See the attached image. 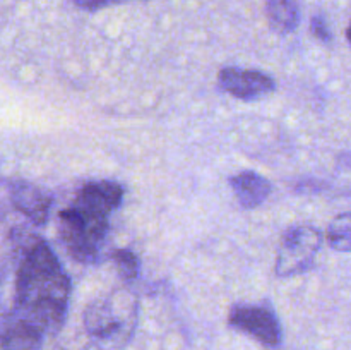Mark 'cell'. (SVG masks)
I'll return each instance as SVG.
<instances>
[{"label": "cell", "instance_id": "obj_2", "mask_svg": "<svg viewBox=\"0 0 351 350\" xmlns=\"http://www.w3.org/2000/svg\"><path fill=\"white\" fill-rule=\"evenodd\" d=\"M122 185L110 180L82 185L71 208L60 213V233L69 254L81 263L98 257L108 230V216L120 206Z\"/></svg>", "mask_w": 351, "mask_h": 350}, {"label": "cell", "instance_id": "obj_11", "mask_svg": "<svg viewBox=\"0 0 351 350\" xmlns=\"http://www.w3.org/2000/svg\"><path fill=\"white\" fill-rule=\"evenodd\" d=\"M329 246L339 253H351V211L336 216L328 226Z\"/></svg>", "mask_w": 351, "mask_h": 350}, {"label": "cell", "instance_id": "obj_5", "mask_svg": "<svg viewBox=\"0 0 351 350\" xmlns=\"http://www.w3.org/2000/svg\"><path fill=\"white\" fill-rule=\"evenodd\" d=\"M228 323L232 328L252 336L256 342L269 350L280 349L283 343V329L280 321L266 305H235L230 311Z\"/></svg>", "mask_w": 351, "mask_h": 350}, {"label": "cell", "instance_id": "obj_1", "mask_svg": "<svg viewBox=\"0 0 351 350\" xmlns=\"http://www.w3.org/2000/svg\"><path fill=\"white\" fill-rule=\"evenodd\" d=\"M71 280L53 250L41 240L27 247L16 278V312L45 336L64 325Z\"/></svg>", "mask_w": 351, "mask_h": 350}, {"label": "cell", "instance_id": "obj_10", "mask_svg": "<svg viewBox=\"0 0 351 350\" xmlns=\"http://www.w3.org/2000/svg\"><path fill=\"white\" fill-rule=\"evenodd\" d=\"M266 16L274 31L280 34L291 33L300 21L297 0H266Z\"/></svg>", "mask_w": 351, "mask_h": 350}, {"label": "cell", "instance_id": "obj_13", "mask_svg": "<svg viewBox=\"0 0 351 350\" xmlns=\"http://www.w3.org/2000/svg\"><path fill=\"white\" fill-rule=\"evenodd\" d=\"M311 31L319 41H322V43H331L332 33H331V30H329V24H328V21H326L324 16L317 14V16L312 17Z\"/></svg>", "mask_w": 351, "mask_h": 350}, {"label": "cell", "instance_id": "obj_7", "mask_svg": "<svg viewBox=\"0 0 351 350\" xmlns=\"http://www.w3.org/2000/svg\"><path fill=\"white\" fill-rule=\"evenodd\" d=\"M10 199L23 215L36 225H45L50 216L51 198L38 185L26 180H16L10 185Z\"/></svg>", "mask_w": 351, "mask_h": 350}, {"label": "cell", "instance_id": "obj_14", "mask_svg": "<svg viewBox=\"0 0 351 350\" xmlns=\"http://www.w3.org/2000/svg\"><path fill=\"white\" fill-rule=\"evenodd\" d=\"M130 2V0H72L75 7L82 10H99V9H105V7H112V5H119V3H125Z\"/></svg>", "mask_w": 351, "mask_h": 350}, {"label": "cell", "instance_id": "obj_12", "mask_svg": "<svg viewBox=\"0 0 351 350\" xmlns=\"http://www.w3.org/2000/svg\"><path fill=\"white\" fill-rule=\"evenodd\" d=\"M112 259L115 261L120 277H122L123 280H134V278L137 277V273H139V259H137V256L132 250H115V253L112 254Z\"/></svg>", "mask_w": 351, "mask_h": 350}, {"label": "cell", "instance_id": "obj_9", "mask_svg": "<svg viewBox=\"0 0 351 350\" xmlns=\"http://www.w3.org/2000/svg\"><path fill=\"white\" fill-rule=\"evenodd\" d=\"M230 185L242 208L245 209H254L263 205L273 191V185L267 178L250 170L233 175L230 178Z\"/></svg>", "mask_w": 351, "mask_h": 350}, {"label": "cell", "instance_id": "obj_8", "mask_svg": "<svg viewBox=\"0 0 351 350\" xmlns=\"http://www.w3.org/2000/svg\"><path fill=\"white\" fill-rule=\"evenodd\" d=\"M45 335L17 316H10L0 331L2 350H41Z\"/></svg>", "mask_w": 351, "mask_h": 350}, {"label": "cell", "instance_id": "obj_6", "mask_svg": "<svg viewBox=\"0 0 351 350\" xmlns=\"http://www.w3.org/2000/svg\"><path fill=\"white\" fill-rule=\"evenodd\" d=\"M218 81L221 89L240 100H254L274 91L276 82L271 75L254 69L226 67L219 71Z\"/></svg>", "mask_w": 351, "mask_h": 350}, {"label": "cell", "instance_id": "obj_15", "mask_svg": "<svg viewBox=\"0 0 351 350\" xmlns=\"http://www.w3.org/2000/svg\"><path fill=\"white\" fill-rule=\"evenodd\" d=\"M346 38H348V41H350V45H351V23H350L348 30H346Z\"/></svg>", "mask_w": 351, "mask_h": 350}, {"label": "cell", "instance_id": "obj_3", "mask_svg": "<svg viewBox=\"0 0 351 350\" xmlns=\"http://www.w3.org/2000/svg\"><path fill=\"white\" fill-rule=\"evenodd\" d=\"M136 325V305L132 297L99 299L93 302L84 314V326L88 333L103 342L120 345L132 335Z\"/></svg>", "mask_w": 351, "mask_h": 350}, {"label": "cell", "instance_id": "obj_4", "mask_svg": "<svg viewBox=\"0 0 351 350\" xmlns=\"http://www.w3.org/2000/svg\"><path fill=\"white\" fill-rule=\"evenodd\" d=\"M322 246V233L315 226L295 225L283 233L276 257V275L281 278L305 273L314 264Z\"/></svg>", "mask_w": 351, "mask_h": 350}]
</instances>
